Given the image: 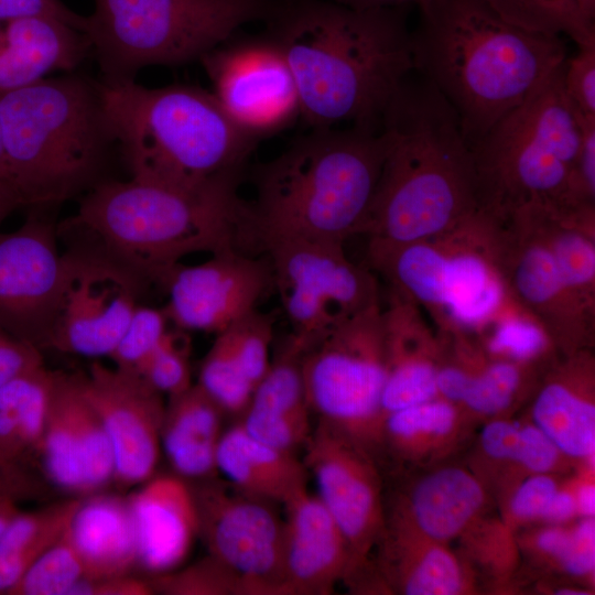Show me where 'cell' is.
Listing matches in <instances>:
<instances>
[{
  "label": "cell",
  "instance_id": "cell-21",
  "mask_svg": "<svg viewBox=\"0 0 595 595\" xmlns=\"http://www.w3.org/2000/svg\"><path fill=\"white\" fill-rule=\"evenodd\" d=\"M37 448L46 476L66 491L91 494L113 478L112 447L79 376L55 372Z\"/></svg>",
  "mask_w": 595,
  "mask_h": 595
},
{
  "label": "cell",
  "instance_id": "cell-47",
  "mask_svg": "<svg viewBox=\"0 0 595 595\" xmlns=\"http://www.w3.org/2000/svg\"><path fill=\"white\" fill-rule=\"evenodd\" d=\"M558 565L576 577H591L595 569V520L583 518L570 529L566 548Z\"/></svg>",
  "mask_w": 595,
  "mask_h": 595
},
{
  "label": "cell",
  "instance_id": "cell-27",
  "mask_svg": "<svg viewBox=\"0 0 595 595\" xmlns=\"http://www.w3.org/2000/svg\"><path fill=\"white\" fill-rule=\"evenodd\" d=\"M383 574L407 595H458L472 589L464 564L446 543L422 534L393 517L381 538Z\"/></svg>",
  "mask_w": 595,
  "mask_h": 595
},
{
  "label": "cell",
  "instance_id": "cell-31",
  "mask_svg": "<svg viewBox=\"0 0 595 595\" xmlns=\"http://www.w3.org/2000/svg\"><path fill=\"white\" fill-rule=\"evenodd\" d=\"M224 414L198 383L169 397L161 446L181 477L203 480L217 473L216 455Z\"/></svg>",
  "mask_w": 595,
  "mask_h": 595
},
{
  "label": "cell",
  "instance_id": "cell-32",
  "mask_svg": "<svg viewBox=\"0 0 595 595\" xmlns=\"http://www.w3.org/2000/svg\"><path fill=\"white\" fill-rule=\"evenodd\" d=\"M79 499L19 512L0 534V595H8L29 567L66 531Z\"/></svg>",
  "mask_w": 595,
  "mask_h": 595
},
{
  "label": "cell",
  "instance_id": "cell-50",
  "mask_svg": "<svg viewBox=\"0 0 595 595\" xmlns=\"http://www.w3.org/2000/svg\"><path fill=\"white\" fill-rule=\"evenodd\" d=\"M520 443V425L506 419L487 423L480 434V445L487 456L496 461L515 462Z\"/></svg>",
  "mask_w": 595,
  "mask_h": 595
},
{
  "label": "cell",
  "instance_id": "cell-16",
  "mask_svg": "<svg viewBox=\"0 0 595 595\" xmlns=\"http://www.w3.org/2000/svg\"><path fill=\"white\" fill-rule=\"evenodd\" d=\"M498 258L510 295L544 327L555 348L564 354L589 348L595 314L569 290L539 230L523 210L500 219Z\"/></svg>",
  "mask_w": 595,
  "mask_h": 595
},
{
  "label": "cell",
  "instance_id": "cell-7",
  "mask_svg": "<svg viewBox=\"0 0 595 595\" xmlns=\"http://www.w3.org/2000/svg\"><path fill=\"white\" fill-rule=\"evenodd\" d=\"M101 84L130 178L186 192L238 181L257 142L235 126L212 91L188 85L148 88L136 80Z\"/></svg>",
  "mask_w": 595,
  "mask_h": 595
},
{
  "label": "cell",
  "instance_id": "cell-19",
  "mask_svg": "<svg viewBox=\"0 0 595 595\" xmlns=\"http://www.w3.org/2000/svg\"><path fill=\"white\" fill-rule=\"evenodd\" d=\"M56 236L40 217L0 231V328L39 349L46 347L63 278Z\"/></svg>",
  "mask_w": 595,
  "mask_h": 595
},
{
  "label": "cell",
  "instance_id": "cell-54",
  "mask_svg": "<svg viewBox=\"0 0 595 595\" xmlns=\"http://www.w3.org/2000/svg\"><path fill=\"white\" fill-rule=\"evenodd\" d=\"M577 516L582 518L595 515V484L593 476L581 478L573 483Z\"/></svg>",
  "mask_w": 595,
  "mask_h": 595
},
{
  "label": "cell",
  "instance_id": "cell-6",
  "mask_svg": "<svg viewBox=\"0 0 595 595\" xmlns=\"http://www.w3.org/2000/svg\"><path fill=\"white\" fill-rule=\"evenodd\" d=\"M238 181L198 192L134 178L107 180L80 197L68 223L95 236L101 252L140 280L163 281L196 252L240 249L247 202Z\"/></svg>",
  "mask_w": 595,
  "mask_h": 595
},
{
  "label": "cell",
  "instance_id": "cell-61",
  "mask_svg": "<svg viewBox=\"0 0 595 595\" xmlns=\"http://www.w3.org/2000/svg\"><path fill=\"white\" fill-rule=\"evenodd\" d=\"M0 491L13 493L12 488H11V485L9 484L7 478L4 477V474H0Z\"/></svg>",
  "mask_w": 595,
  "mask_h": 595
},
{
  "label": "cell",
  "instance_id": "cell-8",
  "mask_svg": "<svg viewBox=\"0 0 595 595\" xmlns=\"http://www.w3.org/2000/svg\"><path fill=\"white\" fill-rule=\"evenodd\" d=\"M564 65L472 148L478 207L500 219L530 205L577 208L570 183L582 126L564 90Z\"/></svg>",
  "mask_w": 595,
  "mask_h": 595
},
{
  "label": "cell",
  "instance_id": "cell-46",
  "mask_svg": "<svg viewBox=\"0 0 595 595\" xmlns=\"http://www.w3.org/2000/svg\"><path fill=\"white\" fill-rule=\"evenodd\" d=\"M562 452L534 423L520 426L516 463L531 474H550L560 463Z\"/></svg>",
  "mask_w": 595,
  "mask_h": 595
},
{
  "label": "cell",
  "instance_id": "cell-25",
  "mask_svg": "<svg viewBox=\"0 0 595 595\" xmlns=\"http://www.w3.org/2000/svg\"><path fill=\"white\" fill-rule=\"evenodd\" d=\"M547 374L533 404L532 418L563 455L594 466V359L589 348L564 354Z\"/></svg>",
  "mask_w": 595,
  "mask_h": 595
},
{
  "label": "cell",
  "instance_id": "cell-18",
  "mask_svg": "<svg viewBox=\"0 0 595 595\" xmlns=\"http://www.w3.org/2000/svg\"><path fill=\"white\" fill-rule=\"evenodd\" d=\"M161 285L167 292L163 310L176 328L218 334L257 309L273 275L269 260L231 248L199 264H175Z\"/></svg>",
  "mask_w": 595,
  "mask_h": 595
},
{
  "label": "cell",
  "instance_id": "cell-44",
  "mask_svg": "<svg viewBox=\"0 0 595 595\" xmlns=\"http://www.w3.org/2000/svg\"><path fill=\"white\" fill-rule=\"evenodd\" d=\"M582 139L570 183L573 206H595V117L580 113Z\"/></svg>",
  "mask_w": 595,
  "mask_h": 595
},
{
  "label": "cell",
  "instance_id": "cell-14",
  "mask_svg": "<svg viewBox=\"0 0 595 595\" xmlns=\"http://www.w3.org/2000/svg\"><path fill=\"white\" fill-rule=\"evenodd\" d=\"M192 490L208 554L240 578L248 595H283L284 518L274 502L214 477Z\"/></svg>",
  "mask_w": 595,
  "mask_h": 595
},
{
  "label": "cell",
  "instance_id": "cell-11",
  "mask_svg": "<svg viewBox=\"0 0 595 595\" xmlns=\"http://www.w3.org/2000/svg\"><path fill=\"white\" fill-rule=\"evenodd\" d=\"M301 369L310 409L364 446L379 441L388 358L380 303L306 347Z\"/></svg>",
  "mask_w": 595,
  "mask_h": 595
},
{
  "label": "cell",
  "instance_id": "cell-58",
  "mask_svg": "<svg viewBox=\"0 0 595 595\" xmlns=\"http://www.w3.org/2000/svg\"><path fill=\"white\" fill-rule=\"evenodd\" d=\"M0 186H3L7 190H9L14 196V193L11 187L10 178H9L8 165H7L6 153H4V148H3L1 120H0Z\"/></svg>",
  "mask_w": 595,
  "mask_h": 595
},
{
  "label": "cell",
  "instance_id": "cell-45",
  "mask_svg": "<svg viewBox=\"0 0 595 595\" xmlns=\"http://www.w3.org/2000/svg\"><path fill=\"white\" fill-rule=\"evenodd\" d=\"M558 488V482L550 474H531L511 495L510 520L522 523L541 519Z\"/></svg>",
  "mask_w": 595,
  "mask_h": 595
},
{
  "label": "cell",
  "instance_id": "cell-24",
  "mask_svg": "<svg viewBox=\"0 0 595 595\" xmlns=\"http://www.w3.org/2000/svg\"><path fill=\"white\" fill-rule=\"evenodd\" d=\"M388 376L381 397L382 419L390 412L439 397L436 375L441 339L423 321L418 305L391 292L382 309Z\"/></svg>",
  "mask_w": 595,
  "mask_h": 595
},
{
  "label": "cell",
  "instance_id": "cell-35",
  "mask_svg": "<svg viewBox=\"0 0 595 595\" xmlns=\"http://www.w3.org/2000/svg\"><path fill=\"white\" fill-rule=\"evenodd\" d=\"M488 357L532 365L555 346L544 327L511 296L504 310L476 335Z\"/></svg>",
  "mask_w": 595,
  "mask_h": 595
},
{
  "label": "cell",
  "instance_id": "cell-17",
  "mask_svg": "<svg viewBox=\"0 0 595 595\" xmlns=\"http://www.w3.org/2000/svg\"><path fill=\"white\" fill-rule=\"evenodd\" d=\"M304 448L303 463L315 478L317 497L348 543L350 576L385 533L379 475L366 446L322 420Z\"/></svg>",
  "mask_w": 595,
  "mask_h": 595
},
{
  "label": "cell",
  "instance_id": "cell-37",
  "mask_svg": "<svg viewBox=\"0 0 595 595\" xmlns=\"http://www.w3.org/2000/svg\"><path fill=\"white\" fill-rule=\"evenodd\" d=\"M197 383L225 414L240 415L247 408L255 387L238 361L227 329L216 334L202 361Z\"/></svg>",
  "mask_w": 595,
  "mask_h": 595
},
{
  "label": "cell",
  "instance_id": "cell-53",
  "mask_svg": "<svg viewBox=\"0 0 595 595\" xmlns=\"http://www.w3.org/2000/svg\"><path fill=\"white\" fill-rule=\"evenodd\" d=\"M577 516L573 484L559 486L545 511L542 520L551 524H562Z\"/></svg>",
  "mask_w": 595,
  "mask_h": 595
},
{
  "label": "cell",
  "instance_id": "cell-36",
  "mask_svg": "<svg viewBox=\"0 0 595 595\" xmlns=\"http://www.w3.org/2000/svg\"><path fill=\"white\" fill-rule=\"evenodd\" d=\"M501 19L529 31L565 35L576 45L595 42V24L576 0H479Z\"/></svg>",
  "mask_w": 595,
  "mask_h": 595
},
{
  "label": "cell",
  "instance_id": "cell-15",
  "mask_svg": "<svg viewBox=\"0 0 595 595\" xmlns=\"http://www.w3.org/2000/svg\"><path fill=\"white\" fill-rule=\"evenodd\" d=\"M138 280L101 251L65 253L46 347L109 357L138 305Z\"/></svg>",
  "mask_w": 595,
  "mask_h": 595
},
{
  "label": "cell",
  "instance_id": "cell-60",
  "mask_svg": "<svg viewBox=\"0 0 595 595\" xmlns=\"http://www.w3.org/2000/svg\"><path fill=\"white\" fill-rule=\"evenodd\" d=\"M556 594H562V595H584V594H589V592H584V589H577V588H560L558 589Z\"/></svg>",
  "mask_w": 595,
  "mask_h": 595
},
{
  "label": "cell",
  "instance_id": "cell-56",
  "mask_svg": "<svg viewBox=\"0 0 595 595\" xmlns=\"http://www.w3.org/2000/svg\"><path fill=\"white\" fill-rule=\"evenodd\" d=\"M19 512L13 493L0 491V534Z\"/></svg>",
  "mask_w": 595,
  "mask_h": 595
},
{
  "label": "cell",
  "instance_id": "cell-29",
  "mask_svg": "<svg viewBox=\"0 0 595 595\" xmlns=\"http://www.w3.org/2000/svg\"><path fill=\"white\" fill-rule=\"evenodd\" d=\"M485 504V488L476 476L447 466L420 479L394 517L428 538L447 543L467 532Z\"/></svg>",
  "mask_w": 595,
  "mask_h": 595
},
{
  "label": "cell",
  "instance_id": "cell-51",
  "mask_svg": "<svg viewBox=\"0 0 595 595\" xmlns=\"http://www.w3.org/2000/svg\"><path fill=\"white\" fill-rule=\"evenodd\" d=\"M154 594L149 580L132 575L107 578H82L69 595H151Z\"/></svg>",
  "mask_w": 595,
  "mask_h": 595
},
{
  "label": "cell",
  "instance_id": "cell-12",
  "mask_svg": "<svg viewBox=\"0 0 595 595\" xmlns=\"http://www.w3.org/2000/svg\"><path fill=\"white\" fill-rule=\"evenodd\" d=\"M259 248L268 253L291 336L304 349L379 303L375 277L350 261L342 244L273 238Z\"/></svg>",
  "mask_w": 595,
  "mask_h": 595
},
{
  "label": "cell",
  "instance_id": "cell-59",
  "mask_svg": "<svg viewBox=\"0 0 595 595\" xmlns=\"http://www.w3.org/2000/svg\"><path fill=\"white\" fill-rule=\"evenodd\" d=\"M576 3L584 18L595 24V0H576Z\"/></svg>",
  "mask_w": 595,
  "mask_h": 595
},
{
  "label": "cell",
  "instance_id": "cell-2",
  "mask_svg": "<svg viewBox=\"0 0 595 595\" xmlns=\"http://www.w3.org/2000/svg\"><path fill=\"white\" fill-rule=\"evenodd\" d=\"M413 72L381 117L385 159L363 234L402 245L443 235L477 207L473 152L459 118Z\"/></svg>",
  "mask_w": 595,
  "mask_h": 595
},
{
  "label": "cell",
  "instance_id": "cell-30",
  "mask_svg": "<svg viewBox=\"0 0 595 595\" xmlns=\"http://www.w3.org/2000/svg\"><path fill=\"white\" fill-rule=\"evenodd\" d=\"M216 465L238 490L283 506L306 489L303 461L257 441L239 423L223 432Z\"/></svg>",
  "mask_w": 595,
  "mask_h": 595
},
{
  "label": "cell",
  "instance_id": "cell-5",
  "mask_svg": "<svg viewBox=\"0 0 595 595\" xmlns=\"http://www.w3.org/2000/svg\"><path fill=\"white\" fill-rule=\"evenodd\" d=\"M0 120L19 206L82 197L110 180L105 171L120 156L102 84L88 76L67 72L0 94Z\"/></svg>",
  "mask_w": 595,
  "mask_h": 595
},
{
  "label": "cell",
  "instance_id": "cell-4",
  "mask_svg": "<svg viewBox=\"0 0 595 595\" xmlns=\"http://www.w3.org/2000/svg\"><path fill=\"white\" fill-rule=\"evenodd\" d=\"M380 129L313 128L256 174L247 242L299 238L344 245L363 234L385 159Z\"/></svg>",
  "mask_w": 595,
  "mask_h": 595
},
{
  "label": "cell",
  "instance_id": "cell-34",
  "mask_svg": "<svg viewBox=\"0 0 595 595\" xmlns=\"http://www.w3.org/2000/svg\"><path fill=\"white\" fill-rule=\"evenodd\" d=\"M462 350L470 368L469 382L461 402L475 414L496 415L506 411L520 394L531 365L491 358L470 338L461 340Z\"/></svg>",
  "mask_w": 595,
  "mask_h": 595
},
{
  "label": "cell",
  "instance_id": "cell-57",
  "mask_svg": "<svg viewBox=\"0 0 595 595\" xmlns=\"http://www.w3.org/2000/svg\"><path fill=\"white\" fill-rule=\"evenodd\" d=\"M17 206L18 203L13 194L3 186H0V224Z\"/></svg>",
  "mask_w": 595,
  "mask_h": 595
},
{
  "label": "cell",
  "instance_id": "cell-26",
  "mask_svg": "<svg viewBox=\"0 0 595 595\" xmlns=\"http://www.w3.org/2000/svg\"><path fill=\"white\" fill-rule=\"evenodd\" d=\"M90 53L86 34L46 17L0 21V94L56 72H73Z\"/></svg>",
  "mask_w": 595,
  "mask_h": 595
},
{
  "label": "cell",
  "instance_id": "cell-3",
  "mask_svg": "<svg viewBox=\"0 0 595 595\" xmlns=\"http://www.w3.org/2000/svg\"><path fill=\"white\" fill-rule=\"evenodd\" d=\"M418 8L414 71L453 107L470 150L567 58L562 36L507 22L479 0H425Z\"/></svg>",
  "mask_w": 595,
  "mask_h": 595
},
{
  "label": "cell",
  "instance_id": "cell-43",
  "mask_svg": "<svg viewBox=\"0 0 595 595\" xmlns=\"http://www.w3.org/2000/svg\"><path fill=\"white\" fill-rule=\"evenodd\" d=\"M577 47V53L565 61L564 90L581 115L595 117V42Z\"/></svg>",
  "mask_w": 595,
  "mask_h": 595
},
{
  "label": "cell",
  "instance_id": "cell-33",
  "mask_svg": "<svg viewBox=\"0 0 595 595\" xmlns=\"http://www.w3.org/2000/svg\"><path fill=\"white\" fill-rule=\"evenodd\" d=\"M457 404L441 397L385 415L379 441L403 458L421 459L439 453L458 432Z\"/></svg>",
  "mask_w": 595,
  "mask_h": 595
},
{
  "label": "cell",
  "instance_id": "cell-41",
  "mask_svg": "<svg viewBox=\"0 0 595 595\" xmlns=\"http://www.w3.org/2000/svg\"><path fill=\"white\" fill-rule=\"evenodd\" d=\"M163 309L137 305L117 346L109 356L115 366L139 375L167 331Z\"/></svg>",
  "mask_w": 595,
  "mask_h": 595
},
{
  "label": "cell",
  "instance_id": "cell-1",
  "mask_svg": "<svg viewBox=\"0 0 595 595\" xmlns=\"http://www.w3.org/2000/svg\"><path fill=\"white\" fill-rule=\"evenodd\" d=\"M408 9L279 0L267 32L289 62L311 129L342 122L380 129L385 109L414 72Z\"/></svg>",
  "mask_w": 595,
  "mask_h": 595
},
{
  "label": "cell",
  "instance_id": "cell-28",
  "mask_svg": "<svg viewBox=\"0 0 595 595\" xmlns=\"http://www.w3.org/2000/svg\"><path fill=\"white\" fill-rule=\"evenodd\" d=\"M68 536L88 580L131 575L138 551L128 498L96 495L80 500Z\"/></svg>",
  "mask_w": 595,
  "mask_h": 595
},
{
  "label": "cell",
  "instance_id": "cell-52",
  "mask_svg": "<svg viewBox=\"0 0 595 595\" xmlns=\"http://www.w3.org/2000/svg\"><path fill=\"white\" fill-rule=\"evenodd\" d=\"M569 536L570 529L551 524L534 534L533 547L539 554L558 563L566 548Z\"/></svg>",
  "mask_w": 595,
  "mask_h": 595
},
{
  "label": "cell",
  "instance_id": "cell-23",
  "mask_svg": "<svg viewBox=\"0 0 595 595\" xmlns=\"http://www.w3.org/2000/svg\"><path fill=\"white\" fill-rule=\"evenodd\" d=\"M128 501L136 532L138 566L152 576L177 569L198 537L192 486L181 477H151Z\"/></svg>",
  "mask_w": 595,
  "mask_h": 595
},
{
  "label": "cell",
  "instance_id": "cell-10",
  "mask_svg": "<svg viewBox=\"0 0 595 595\" xmlns=\"http://www.w3.org/2000/svg\"><path fill=\"white\" fill-rule=\"evenodd\" d=\"M279 0H94L84 33L105 84L136 80L151 66L201 58Z\"/></svg>",
  "mask_w": 595,
  "mask_h": 595
},
{
  "label": "cell",
  "instance_id": "cell-22",
  "mask_svg": "<svg viewBox=\"0 0 595 595\" xmlns=\"http://www.w3.org/2000/svg\"><path fill=\"white\" fill-rule=\"evenodd\" d=\"M283 595H327L351 567L348 543L320 498L303 490L284 505Z\"/></svg>",
  "mask_w": 595,
  "mask_h": 595
},
{
  "label": "cell",
  "instance_id": "cell-62",
  "mask_svg": "<svg viewBox=\"0 0 595 595\" xmlns=\"http://www.w3.org/2000/svg\"><path fill=\"white\" fill-rule=\"evenodd\" d=\"M9 467L10 464H7L2 459H0V474H6Z\"/></svg>",
  "mask_w": 595,
  "mask_h": 595
},
{
  "label": "cell",
  "instance_id": "cell-55",
  "mask_svg": "<svg viewBox=\"0 0 595 595\" xmlns=\"http://www.w3.org/2000/svg\"><path fill=\"white\" fill-rule=\"evenodd\" d=\"M338 4L357 9V10H368V9H379V8H392L401 6H419L425 0H329Z\"/></svg>",
  "mask_w": 595,
  "mask_h": 595
},
{
  "label": "cell",
  "instance_id": "cell-38",
  "mask_svg": "<svg viewBox=\"0 0 595 595\" xmlns=\"http://www.w3.org/2000/svg\"><path fill=\"white\" fill-rule=\"evenodd\" d=\"M84 577L68 528L24 573L8 595H69Z\"/></svg>",
  "mask_w": 595,
  "mask_h": 595
},
{
  "label": "cell",
  "instance_id": "cell-39",
  "mask_svg": "<svg viewBox=\"0 0 595 595\" xmlns=\"http://www.w3.org/2000/svg\"><path fill=\"white\" fill-rule=\"evenodd\" d=\"M154 594L248 595L240 578L212 555L182 569L152 576Z\"/></svg>",
  "mask_w": 595,
  "mask_h": 595
},
{
  "label": "cell",
  "instance_id": "cell-13",
  "mask_svg": "<svg viewBox=\"0 0 595 595\" xmlns=\"http://www.w3.org/2000/svg\"><path fill=\"white\" fill-rule=\"evenodd\" d=\"M213 95L235 126L259 142L301 117V104L289 62L268 33L234 34L199 61Z\"/></svg>",
  "mask_w": 595,
  "mask_h": 595
},
{
  "label": "cell",
  "instance_id": "cell-48",
  "mask_svg": "<svg viewBox=\"0 0 595 595\" xmlns=\"http://www.w3.org/2000/svg\"><path fill=\"white\" fill-rule=\"evenodd\" d=\"M46 17L63 21L84 32L86 15L71 10L62 0H0V21Z\"/></svg>",
  "mask_w": 595,
  "mask_h": 595
},
{
  "label": "cell",
  "instance_id": "cell-49",
  "mask_svg": "<svg viewBox=\"0 0 595 595\" xmlns=\"http://www.w3.org/2000/svg\"><path fill=\"white\" fill-rule=\"evenodd\" d=\"M43 365L41 349L0 328V387L10 379Z\"/></svg>",
  "mask_w": 595,
  "mask_h": 595
},
{
  "label": "cell",
  "instance_id": "cell-42",
  "mask_svg": "<svg viewBox=\"0 0 595 595\" xmlns=\"http://www.w3.org/2000/svg\"><path fill=\"white\" fill-rule=\"evenodd\" d=\"M226 329L246 377L256 388L271 365L270 347L273 334L271 315L256 309Z\"/></svg>",
  "mask_w": 595,
  "mask_h": 595
},
{
  "label": "cell",
  "instance_id": "cell-40",
  "mask_svg": "<svg viewBox=\"0 0 595 595\" xmlns=\"http://www.w3.org/2000/svg\"><path fill=\"white\" fill-rule=\"evenodd\" d=\"M178 328H167L139 374L149 386L167 397L183 392L193 385L188 338Z\"/></svg>",
  "mask_w": 595,
  "mask_h": 595
},
{
  "label": "cell",
  "instance_id": "cell-20",
  "mask_svg": "<svg viewBox=\"0 0 595 595\" xmlns=\"http://www.w3.org/2000/svg\"><path fill=\"white\" fill-rule=\"evenodd\" d=\"M79 379L109 437L113 478L127 486L150 479L162 447L163 394L141 376L97 361Z\"/></svg>",
  "mask_w": 595,
  "mask_h": 595
},
{
  "label": "cell",
  "instance_id": "cell-9",
  "mask_svg": "<svg viewBox=\"0 0 595 595\" xmlns=\"http://www.w3.org/2000/svg\"><path fill=\"white\" fill-rule=\"evenodd\" d=\"M500 220L477 207L434 238L383 245L372 267L391 291L424 306L442 333L476 335L510 302L498 258Z\"/></svg>",
  "mask_w": 595,
  "mask_h": 595
}]
</instances>
